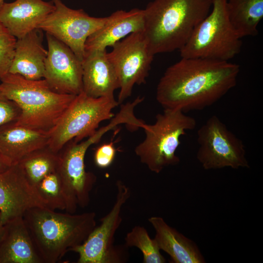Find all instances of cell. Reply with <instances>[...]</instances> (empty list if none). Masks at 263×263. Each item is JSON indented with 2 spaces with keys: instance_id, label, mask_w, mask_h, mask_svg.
<instances>
[{
  "instance_id": "cell-30",
  "label": "cell",
  "mask_w": 263,
  "mask_h": 263,
  "mask_svg": "<svg viewBox=\"0 0 263 263\" xmlns=\"http://www.w3.org/2000/svg\"><path fill=\"white\" fill-rule=\"evenodd\" d=\"M3 230V224L2 223L1 219V214L0 212V240L1 239L2 233Z\"/></svg>"
},
{
  "instance_id": "cell-22",
  "label": "cell",
  "mask_w": 263,
  "mask_h": 263,
  "mask_svg": "<svg viewBox=\"0 0 263 263\" xmlns=\"http://www.w3.org/2000/svg\"><path fill=\"white\" fill-rule=\"evenodd\" d=\"M226 9L230 22L241 38L258 34L263 0H227Z\"/></svg>"
},
{
  "instance_id": "cell-21",
  "label": "cell",
  "mask_w": 263,
  "mask_h": 263,
  "mask_svg": "<svg viewBox=\"0 0 263 263\" xmlns=\"http://www.w3.org/2000/svg\"><path fill=\"white\" fill-rule=\"evenodd\" d=\"M0 263H43L23 217L13 218L3 225L0 240Z\"/></svg>"
},
{
  "instance_id": "cell-13",
  "label": "cell",
  "mask_w": 263,
  "mask_h": 263,
  "mask_svg": "<svg viewBox=\"0 0 263 263\" xmlns=\"http://www.w3.org/2000/svg\"><path fill=\"white\" fill-rule=\"evenodd\" d=\"M43 78L55 92L76 95L83 91L82 61L66 45L46 33Z\"/></svg>"
},
{
  "instance_id": "cell-1",
  "label": "cell",
  "mask_w": 263,
  "mask_h": 263,
  "mask_svg": "<svg viewBox=\"0 0 263 263\" xmlns=\"http://www.w3.org/2000/svg\"><path fill=\"white\" fill-rule=\"evenodd\" d=\"M240 70L229 61L181 57L160 79L156 100L164 109L184 113L203 110L236 86Z\"/></svg>"
},
{
  "instance_id": "cell-3",
  "label": "cell",
  "mask_w": 263,
  "mask_h": 263,
  "mask_svg": "<svg viewBox=\"0 0 263 263\" xmlns=\"http://www.w3.org/2000/svg\"><path fill=\"white\" fill-rule=\"evenodd\" d=\"M94 212L61 213L47 207L27 210L23 218L43 263H55L81 244L96 226Z\"/></svg>"
},
{
  "instance_id": "cell-12",
  "label": "cell",
  "mask_w": 263,
  "mask_h": 263,
  "mask_svg": "<svg viewBox=\"0 0 263 263\" xmlns=\"http://www.w3.org/2000/svg\"><path fill=\"white\" fill-rule=\"evenodd\" d=\"M55 9L38 27L68 46L82 61L88 38L102 27L111 15L91 17L82 9L67 7L60 0H51Z\"/></svg>"
},
{
  "instance_id": "cell-20",
  "label": "cell",
  "mask_w": 263,
  "mask_h": 263,
  "mask_svg": "<svg viewBox=\"0 0 263 263\" xmlns=\"http://www.w3.org/2000/svg\"><path fill=\"white\" fill-rule=\"evenodd\" d=\"M148 221L155 232L154 239L160 249L167 253L173 263H204L205 259L195 242L170 226L161 217Z\"/></svg>"
},
{
  "instance_id": "cell-8",
  "label": "cell",
  "mask_w": 263,
  "mask_h": 263,
  "mask_svg": "<svg viewBox=\"0 0 263 263\" xmlns=\"http://www.w3.org/2000/svg\"><path fill=\"white\" fill-rule=\"evenodd\" d=\"M118 105L114 97L94 98L82 91L49 132L47 147L58 153L71 140L79 142L91 136L101 122L113 118V110Z\"/></svg>"
},
{
  "instance_id": "cell-4",
  "label": "cell",
  "mask_w": 263,
  "mask_h": 263,
  "mask_svg": "<svg viewBox=\"0 0 263 263\" xmlns=\"http://www.w3.org/2000/svg\"><path fill=\"white\" fill-rule=\"evenodd\" d=\"M0 93L20 108L17 124L46 132L55 126L76 96L55 92L44 78L29 80L10 73L0 79Z\"/></svg>"
},
{
  "instance_id": "cell-17",
  "label": "cell",
  "mask_w": 263,
  "mask_h": 263,
  "mask_svg": "<svg viewBox=\"0 0 263 263\" xmlns=\"http://www.w3.org/2000/svg\"><path fill=\"white\" fill-rule=\"evenodd\" d=\"M111 15L106 24L88 38L85 53L106 49L132 33L143 31V9L117 10Z\"/></svg>"
},
{
  "instance_id": "cell-7",
  "label": "cell",
  "mask_w": 263,
  "mask_h": 263,
  "mask_svg": "<svg viewBox=\"0 0 263 263\" xmlns=\"http://www.w3.org/2000/svg\"><path fill=\"white\" fill-rule=\"evenodd\" d=\"M210 12L179 50L181 57L229 61L241 51L242 42L229 20L227 0H211Z\"/></svg>"
},
{
  "instance_id": "cell-18",
  "label": "cell",
  "mask_w": 263,
  "mask_h": 263,
  "mask_svg": "<svg viewBox=\"0 0 263 263\" xmlns=\"http://www.w3.org/2000/svg\"><path fill=\"white\" fill-rule=\"evenodd\" d=\"M42 30L36 29L17 39L8 73L29 80L43 78L47 50L42 44Z\"/></svg>"
},
{
  "instance_id": "cell-10",
  "label": "cell",
  "mask_w": 263,
  "mask_h": 263,
  "mask_svg": "<svg viewBox=\"0 0 263 263\" xmlns=\"http://www.w3.org/2000/svg\"><path fill=\"white\" fill-rule=\"evenodd\" d=\"M196 157L206 170L249 168L244 144L216 115L197 131Z\"/></svg>"
},
{
  "instance_id": "cell-31",
  "label": "cell",
  "mask_w": 263,
  "mask_h": 263,
  "mask_svg": "<svg viewBox=\"0 0 263 263\" xmlns=\"http://www.w3.org/2000/svg\"><path fill=\"white\" fill-rule=\"evenodd\" d=\"M4 0H0V7L4 2Z\"/></svg>"
},
{
  "instance_id": "cell-11",
  "label": "cell",
  "mask_w": 263,
  "mask_h": 263,
  "mask_svg": "<svg viewBox=\"0 0 263 263\" xmlns=\"http://www.w3.org/2000/svg\"><path fill=\"white\" fill-rule=\"evenodd\" d=\"M108 56L119 82L117 102L122 103L132 94L135 85L146 82L154 55L143 31L134 32L115 43Z\"/></svg>"
},
{
  "instance_id": "cell-16",
  "label": "cell",
  "mask_w": 263,
  "mask_h": 263,
  "mask_svg": "<svg viewBox=\"0 0 263 263\" xmlns=\"http://www.w3.org/2000/svg\"><path fill=\"white\" fill-rule=\"evenodd\" d=\"M82 67L85 94L94 98L114 97L119 82L106 49L85 53Z\"/></svg>"
},
{
  "instance_id": "cell-25",
  "label": "cell",
  "mask_w": 263,
  "mask_h": 263,
  "mask_svg": "<svg viewBox=\"0 0 263 263\" xmlns=\"http://www.w3.org/2000/svg\"><path fill=\"white\" fill-rule=\"evenodd\" d=\"M35 187L46 202L47 208L53 210H65L66 199L57 170L46 175Z\"/></svg>"
},
{
  "instance_id": "cell-26",
  "label": "cell",
  "mask_w": 263,
  "mask_h": 263,
  "mask_svg": "<svg viewBox=\"0 0 263 263\" xmlns=\"http://www.w3.org/2000/svg\"><path fill=\"white\" fill-rule=\"evenodd\" d=\"M16 40L17 38L0 22V79L8 73Z\"/></svg>"
},
{
  "instance_id": "cell-6",
  "label": "cell",
  "mask_w": 263,
  "mask_h": 263,
  "mask_svg": "<svg viewBox=\"0 0 263 263\" xmlns=\"http://www.w3.org/2000/svg\"><path fill=\"white\" fill-rule=\"evenodd\" d=\"M196 121L180 110L164 109L156 116L154 124L145 123L144 140L135 148L141 162L152 172L160 173L165 168L180 162L176 151L180 138L194 129Z\"/></svg>"
},
{
  "instance_id": "cell-29",
  "label": "cell",
  "mask_w": 263,
  "mask_h": 263,
  "mask_svg": "<svg viewBox=\"0 0 263 263\" xmlns=\"http://www.w3.org/2000/svg\"><path fill=\"white\" fill-rule=\"evenodd\" d=\"M12 164L0 150V173L6 170Z\"/></svg>"
},
{
  "instance_id": "cell-9",
  "label": "cell",
  "mask_w": 263,
  "mask_h": 263,
  "mask_svg": "<svg viewBox=\"0 0 263 263\" xmlns=\"http://www.w3.org/2000/svg\"><path fill=\"white\" fill-rule=\"evenodd\" d=\"M117 193L110 211L100 220L85 241L71 251L78 255V263H123L127 261L125 248L114 244V235L121 224V211L131 196L129 187L120 180L116 183Z\"/></svg>"
},
{
  "instance_id": "cell-28",
  "label": "cell",
  "mask_w": 263,
  "mask_h": 263,
  "mask_svg": "<svg viewBox=\"0 0 263 263\" xmlns=\"http://www.w3.org/2000/svg\"><path fill=\"white\" fill-rule=\"evenodd\" d=\"M116 153V149L112 142L100 145L94 152L95 164L101 169L108 168L113 162Z\"/></svg>"
},
{
  "instance_id": "cell-2",
  "label": "cell",
  "mask_w": 263,
  "mask_h": 263,
  "mask_svg": "<svg viewBox=\"0 0 263 263\" xmlns=\"http://www.w3.org/2000/svg\"><path fill=\"white\" fill-rule=\"evenodd\" d=\"M211 0H153L144 11L143 34L155 55L180 50L208 15Z\"/></svg>"
},
{
  "instance_id": "cell-27",
  "label": "cell",
  "mask_w": 263,
  "mask_h": 263,
  "mask_svg": "<svg viewBox=\"0 0 263 263\" xmlns=\"http://www.w3.org/2000/svg\"><path fill=\"white\" fill-rule=\"evenodd\" d=\"M20 113L21 110L19 106L0 93V127L16 122Z\"/></svg>"
},
{
  "instance_id": "cell-5",
  "label": "cell",
  "mask_w": 263,
  "mask_h": 263,
  "mask_svg": "<svg viewBox=\"0 0 263 263\" xmlns=\"http://www.w3.org/2000/svg\"><path fill=\"white\" fill-rule=\"evenodd\" d=\"M130 118L127 111L120 109L108 125L98 129L94 135L79 142L72 140L58 152L57 170L66 199V212L75 213L78 207L84 208L90 203V193L96 182V176L85 168V157L88 149L118 125L128 124Z\"/></svg>"
},
{
  "instance_id": "cell-23",
  "label": "cell",
  "mask_w": 263,
  "mask_h": 263,
  "mask_svg": "<svg viewBox=\"0 0 263 263\" xmlns=\"http://www.w3.org/2000/svg\"><path fill=\"white\" fill-rule=\"evenodd\" d=\"M18 163L28 180L35 187L46 175L57 169L59 155L46 147L30 153Z\"/></svg>"
},
{
  "instance_id": "cell-14",
  "label": "cell",
  "mask_w": 263,
  "mask_h": 263,
  "mask_svg": "<svg viewBox=\"0 0 263 263\" xmlns=\"http://www.w3.org/2000/svg\"><path fill=\"white\" fill-rule=\"evenodd\" d=\"M47 207L36 187L28 180L18 163L0 173V212L2 224L23 217L28 210Z\"/></svg>"
},
{
  "instance_id": "cell-19",
  "label": "cell",
  "mask_w": 263,
  "mask_h": 263,
  "mask_svg": "<svg viewBox=\"0 0 263 263\" xmlns=\"http://www.w3.org/2000/svg\"><path fill=\"white\" fill-rule=\"evenodd\" d=\"M49 137V132L10 123L0 127V150L15 164L30 153L47 147Z\"/></svg>"
},
{
  "instance_id": "cell-15",
  "label": "cell",
  "mask_w": 263,
  "mask_h": 263,
  "mask_svg": "<svg viewBox=\"0 0 263 263\" xmlns=\"http://www.w3.org/2000/svg\"><path fill=\"white\" fill-rule=\"evenodd\" d=\"M55 9L52 2L43 0H16L0 7V22L16 38L36 29Z\"/></svg>"
},
{
  "instance_id": "cell-24",
  "label": "cell",
  "mask_w": 263,
  "mask_h": 263,
  "mask_svg": "<svg viewBox=\"0 0 263 263\" xmlns=\"http://www.w3.org/2000/svg\"><path fill=\"white\" fill-rule=\"evenodd\" d=\"M127 247H135L143 255L144 263H165L166 260L154 238L151 239L143 226L136 225L126 234L125 238Z\"/></svg>"
}]
</instances>
